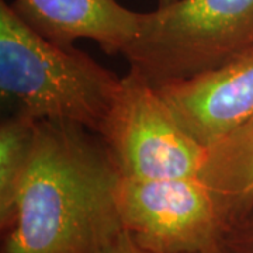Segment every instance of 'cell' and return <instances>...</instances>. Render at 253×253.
I'll use <instances>...</instances> for the list:
<instances>
[{
  "instance_id": "8fae6325",
  "label": "cell",
  "mask_w": 253,
  "mask_h": 253,
  "mask_svg": "<svg viewBox=\"0 0 253 253\" xmlns=\"http://www.w3.org/2000/svg\"><path fill=\"white\" fill-rule=\"evenodd\" d=\"M100 253H151L142 249L135 241L126 234V231H121L111 242H110Z\"/></svg>"
},
{
  "instance_id": "ba28073f",
  "label": "cell",
  "mask_w": 253,
  "mask_h": 253,
  "mask_svg": "<svg viewBox=\"0 0 253 253\" xmlns=\"http://www.w3.org/2000/svg\"><path fill=\"white\" fill-rule=\"evenodd\" d=\"M199 179L214 193L228 225L253 204V117L208 149Z\"/></svg>"
},
{
  "instance_id": "3957f363",
  "label": "cell",
  "mask_w": 253,
  "mask_h": 253,
  "mask_svg": "<svg viewBox=\"0 0 253 253\" xmlns=\"http://www.w3.org/2000/svg\"><path fill=\"white\" fill-rule=\"evenodd\" d=\"M253 44V0H176L141 13L124 52L154 86L211 71Z\"/></svg>"
},
{
  "instance_id": "6da1fadb",
  "label": "cell",
  "mask_w": 253,
  "mask_h": 253,
  "mask_svg": "<svg viewBox=\"0 0 253 253\" xmlns=\"http://www.w3.org/2000/svg\"><path fill=\"white\" fill-rule=\"evenodd\" d=\"M121 173L97 134L38 121L36 146L0 253H100L124 231Z\"/></svg>"
},
{
  "instance_id": "7a4b0ae2",
  "label": "cell",
  "mask_w": 253,
  "mask_h": 253,
  "mask_svg": "<svg viewBox=\"0 0 253 253\" xmlns=\"http://www.w3.org/2000/svg\"><path fill=\"white\" fill-rule=\"evenodd\" d=\"M121 78L78 48L55 45L0 1V96L36 121H65L99 135Z\"/></svg>"
},
{
  "instance_id": "52a82bcc",
  "label": "cell",
  "mask_w": 253,
  "mask_h": 253,
  "mask_svg": "<svg viewBox=\"0 0 253 253\" xmlns=\"http://www.w3.org/2000/svg\"><path fill=\"white\" fill-rule=\"evenodd\" d=\"M10 7L55 45L73 48L90 40L109 55L124 54L139 30L141 13L118 0H14Z\"/></svg>"
},
{
  "instance_id": "30bf717a",
  "label": "cell",
  "mask_w": 253,
  "mask_h": 253,
  "mask_svg": "<svg viewBox=\"0 0 253 253\" xmlns=\"http://www.w3.org/2000/svg\"><path fill=\"white\" fill-rule=\"evenodd\" d=\"M222 245L229 253H253V204L228 225Z\"/></svg>"
},
{
  "instance_id": "7c38bea8",
  "label": "cell",
  "mask_w": 253,
  "mask_h": 253,
  "mask_svg": "<svg viewBox=\"0 0 253 253\" xmlns=\"http://www.w3.org/2000/svg\"><path fill=\"white\" fill-rule=\"evenodd\" d=\"M196 253H229L225 249V246L222 244L217 245L214 248H210V249H206V251H201V252H196Z\"/></svg>"
},
{
  "instance_id": "4fadbf2b",
  "label": "cell",
  "mask_w": 253,
  "mask_h": 253,
  "mask_svg": "<svg viewBox=\"0 0 253 253\" xmlns=\"http://www.w3.org/2000/svg\"><path fill=\"white\" fill-rule=\"evenodd\" d=\"M173 1H176V0H158V7H163V6L172 4Z\"/></svg>"
},
{
  "instance_id": "5b68a950",
  "label": "cell",
  "mask_w": 253,
  "mask_h": 253,
  "mask_svg": "<svg viewBox=\"0 0 253 253\" xmlns=\"http://www.w3.org/2000/svg\"><path fill=\"white\" fill-rule=\"evenodd\" d=\"M123 229L151 253H196L222 244L228 219L199 177L129 179L117 189Z\"/></svg>"
},
{
  "instance_id": "8992f818",
  "label": "cell",
  "mask_w": 253,
  "mask_h": 253,
  "mask_svg": "<svg viewBox=\"0 0 253 253\" xmlns=\"http://www.w3.org/2000/svg\"><path fill=\"white\" fill-rule=\"evenodd\" d=\"M155 87L181 128L208 151L253 117V44L211 71Z\"/></svg>"
},
{
  "instance_id": "9c48e42d",
  "label": "cell",
  "mask_w": 253,
  "mask_h": 253,
  "mask_svg": "<svg viewBox=\"0 0 253 253\" xmlns=\"http://www.w3.org/2000/svg\"><path fill=\"white\" fill-rule=\"evenodd\" d=\"M38 121L11 114L0 124V229L9 224L36 146Z\"/></svg>"
},
{
  "instance_id": "277c9868",
  "label": "cell",
  "mask_w": 253,
  "mask_h": 253,
  "mask_svg": "<svg viewBox=\"0 0 253 253\" xmlns=\"http://www.w3.org/2000/svg\"><path fill=\"white\" fill-rule=\"evenodd\" d=\"M99 136L123 177H199L207 149L181 128L156 87L129 69Z\"/></svg>"
}]
</instances>
